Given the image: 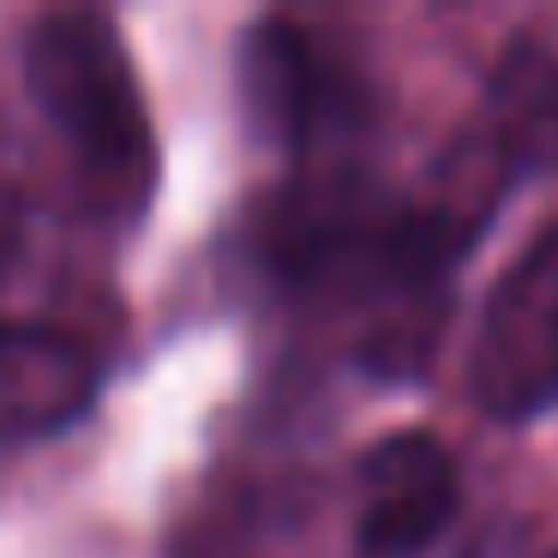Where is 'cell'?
<instances>
[{"mask_svg": "<svg viewBox=\"0 0 558 558\" xmlns=\"http://www.w3.org/2000/svg\"><path fill=\"white\" fill-rule=\"evenodd\" d=\"M97 397V361L66 330L0 325V445L61 433Z\"/></svg>", "mask_w": 558, "mask_h": 558, "instance_id": "4", "label": "cell"}, {"mask_svg": "<svg viewBox=\"0 0 558 558\" xmlns=\"http://www.w3.org/2000/svg\"><path fill=\"white\" fill-rule=\"evenodd\" d=\"M469 385L474 402L505 421L558 409V229H546L493 289Z\"/></svg>", "mask_w": 558, "mask_h": 558, "instance_id": "2", "label": "cell"}, {"mask_svg": "<svg viewBox=\"0 0 558 558\" xmlns=\"http://www.w3.org/2000/svg\"><path fill=\"white\" fill-rule=\"evenodd\" d=\"M457 517V462L426 433H390L361 457V546L409 558Z\"/></svg>", "mask_w": 558, "mask_h": 558, "instance_id": "3", "label": "cell"}, {"mask_svg": "<svg viewBox=\"0 0 558 558\" xmlns=\"http://www.w3.org/2000/svg\"><path fill=\"white\" fill-rule=\"evenodd\" d=\"M486 126L522 169H558V54L546 43H510L486 85Z\"/></svg>", "mask_w": 558, "mask_h": 558, "instance_id": "7", "label": "cell"}, {"mask_svg": "<svg viewBox=\"0 0 558 558\" xmlns=\"http://www.w3.org/2000/svg\"><path fill=\"white\" fill-rule=\"evenodd\" d=\"M510 181H517V162L505 157V145L493 138V126H486V121L462 126L457 145L438 157L426 198L409 210L414 253H421V265L433 270V277L457 253H469V246H474V234L486 229V217L498 210V198H505Z\"/></svg>", "mask_w": 558, "mask_h": 558, "instance_id": "6", "label": "cell"}, {"mask_svg": "<svg viewBox=\"0 0 558 558\" xmlns=\"http://www.w3.org/2000/svg\"><path fill=\"white\" fill-rule=\"evenodd\" d=\"M25 85L43 121L66 138L90 205L114 222H133L157 186V133L121 31L78 7L43 13L25 37Z\"/></svg>", "mask_w": 558, "mask_h": 558, "instance_id": "1", "label": "cell"}, {"mask_svg": "<svg viewBox=\"0 0 558 558\" xmlns=\"http://www.w3.org/2000/svg\"><path fill=\"white\" fill-rule=\"evenodd\" d=\"M241 90H246V114L258 121V133L289 138V145H313L325 126H337L349 114L337 73H325L313 43L294 25H282V19H265V25L246 31Z\"/></svg>", "mask_w": 558, "mask_h": 558, "instance_id": "5", "label": "cell"}]
</instances>
